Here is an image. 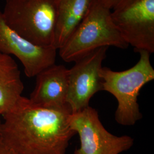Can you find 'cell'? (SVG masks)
Wrapping results in <instances>:
<instances>
[{"instance_id":"277c9868","label":"cell","mask_w":154,"mask_h":154,"mask_svg":"<svg viewBox=\"0 0 154 154\" xmlns=\"http://www.w3.org/2000/svg\"><path fill=\"white\" fill-rule=\"evenodd\" d=\"M6 24L34 44L52 47L57 21L56 0H6Z\"/></svg>"},{"instance_id":"3957f363","label":"cell","mask_w":154,"mask_h":154,"mask_svg":"<svg viewBox=\"0 0 154 154\" xmlns=\"http://www.w3.org/2000/svg\"><path fill=\"white\" fill-rule=\"evenodd\" d=\"M111 11L101 0H95L87 15L58 49L63 61L75 62L102 47L128 48L113 22Z\"/></svg>"},{"instance_id":"8992f818","label":"cell","mask_w":154,"mask_h":154,"mask_svg":"<svg viewBox=\"0 0 154 154\" xmlns=\"http://www.w3.org/2000/svg\"><path fill=\"white\" fill-rule=\"evenodd\" d=\"M122 37L137 52H154V0H135L111 11Z\"/></svg>"},{"instance_id":"5b68a950","label":"cell","mask_w":154,"mask_h":154,"mask_svg":"<svg viewBox=\"0 0 154 154\" xmlns=\"http://www.w3.org/2000/svg\"><path fill=\"white\" fill-rule=\"evenodd\" d=\"M69 125L80 139V147L74 154H119L134 144L130 136L118 137L109 132L100 121L98 111L90 106L72 113Z\"/></svg>"},{"instance_id":"5bb4252c","label":"cell","mask_w":154,"mask_h":154,"mask_svg":"<svg viewBox=\"0 0 154 154\" xmlns=\"http://www.w3.org/2000/svg\"><path fill=\"white\" fill-rule=\"evenodd\" d=\"M1 115L0 114V134H1V125H2V121H1Z\"/></svg>"},{"instance_id":"4fadbf2b","label":"cell","mask_w":154,"mask_h":154,"mask_svg":"<svg viewBox=\"0 0 154 154\" xmlns=\"http://www.w3.org/2000/svg\"><path fill=\"white\" fill-rule=\"evenodd\" d=\"M0 154H18L0 142Z\"/></svg>"},{"instance_id":"9c48e42d","label":"cell","mask_w":154,"mask_h":154,"mask_svg":"<svg viewBox=\"0 0 154 154\" xmlns=\"http://www.w3.org/2000/svg\"><path fill=\"white\" fill-rule=\"evenodd\" d=\"M35 78L29 98L33 104L49 109L70 110L67 103L68 69L55 63L40 72Z\"/></svg>"},{"instance_id":"30bf717a","label":"cell","mask_w":154,"mask_h":154,"mask_svg":"<svg viewBox=\"0 0 154 154\" xmlns=\"http://www.w3.org/2000/svg\"><path fill=\"white\" fill-rule=\"evenodd\" d=\"M95 0H56L57 21L53 48L60 49L88 13Z\"/></svg>"},{"instance_id":"7a4b0ae2","label":"cell","mask_w":154,"mask_h":154,"mask_svg":"<svg viewBox=\"0 0 154 154\" xmlns=\"http://www.w3.org/2000/svg\"><path fill=\"white\" fill-rule=\"evenodd\" d=\"M140 58L134 66L125 71H113L102 67L100 75L103 91L112 94L118 101L115 120L122 126H132L140 120L138 98L141 88L154 79V69L150 62V53L139 51Z\"/></svg>"},{"instance_id":"52a82bcc","label":"cell","mask_w":154,"mask_h":154,"mask_svg":"<svg viewBox=\"0 0 154 154\" xmlns=\"http://www.w3.org/2000/svg\"><path fill=\"white\" fill-rule=\"evenodd\" d=\"M109 47L95 50L74 62L68 69L67 103L72 113L89 106L94 95L103 91V81L100 72Z\"/></svg>"},{"instance_id":"6da1fadb","label":"cell","mask_w":154,"mask_h":154,"mask_svg":"<svg viewBox=\"0 0 154 154\" xmlns=\"http://www.w3.org/2000/svg\"><path fill=\"white\" fill-rule=\"evenodd\" d=\"M72 112L43 108L22 96L2 116L0 142L18 154H66L76 133Z\"/></svg>"},{"instance_id":"7c38bea8","label":"cell","mask_w":154,"mask_h":154,"mask_svg":"<svg viewBox=\"0 0 154 154\" xmlns=\"http://www.w3.org/2000/svg\"><path fill=\"white\" fill-rule=\"evenodd\" d=\"M105 5L113 11L135 0H101Z\"/></svg>"},{"instance_id":"ba28073f","label":"cell","mask_w":154,"mask_h":154,"mask_svg":"<svg viewBox=\"0 0 154 154\" xmlns=\"http://www.w3.org/2000/svg\"><path fill=\"white\" fill-rule=\"evenodd\" d=\"M57 50L34 44L20 36L6 24L0 10V53L17 58L27 77H35L55 64Z\"/></svg>"},{"instance_id":"8fae6325","label":"cell","mask_w":154,"mask_h":154,"mask_svg":"<svg viewBox=\"0 0 154 154\" xmlns=\"http://www.w3.org/2000/svg\"><path fill=\"white\" fill-rule=\"evenodd\" d=\"M24 85L16 62L0 53V114L11 109L22 97Z\"/></svg>"}]
</instances>
